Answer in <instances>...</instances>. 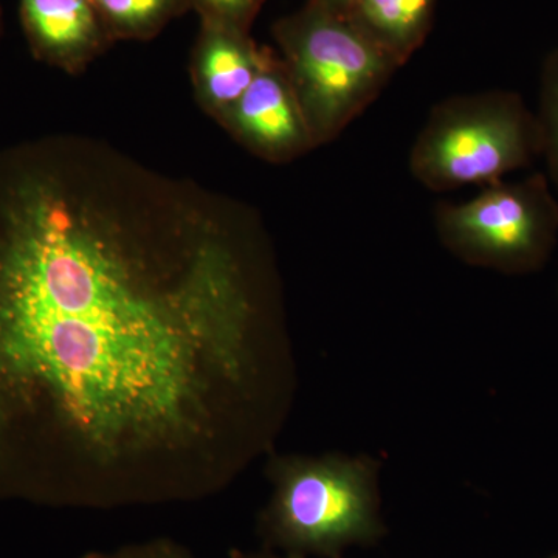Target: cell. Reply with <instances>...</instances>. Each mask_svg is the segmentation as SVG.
I'll list each match as a JSON object with an SVG mask.
<instances>
[{"mask_svg": "<svg viewBox=\"0 0 558 558\" xmlns=\"http://www.w3.org/2000/svg\"><path fill=\"white\" fill-rule=\"evenodd\" d=\"M231 558H307L303 556H296V554H275L270 553V550H263V553H233L231 554Z\"/></svg>", "mask_w": 558, "mask_h": 558, "instance_id": "obj_14", "label": "cell"}, {"mask_svg": "<svg viewBox=\"0 0 558 558\" xmlns=\"http://www.w3.org/2000/svg\"><path fill=\"white\" fill-rule=\"evenodd\" d=\"M379 472L369 457H271L260 535L270 548L303 557L340 558L373 545L385 534Z\"/></svg>", "mask_w": 558, "mask_h": 558, "instance_id": "obj_2", "label": "cell"}, {"mask_svg": "<svg viewBox=\"0 0 558 558\" xmlns=\"http://www.w3.org/2000/svg\"><path fill=\"white\" fill-rule=\"evenodd\" d=\"M218 124L242 148L269 163H289L315 149L284 62L269 47L258 75Z\"/></svg>", "mask_w": 558, "mask_h": 558, "instance_id": "obj_6", "label": "cell"}, {"mask_svg": "<svg viewBox=\"0 0 558 558\" xmlns=\"http://www.w3.org/2000/svg\"><path fill=\"white\" fill-rule=\"evenodd\" d=\"M436 0H354L348 13L400 68L422 46Z\"/></svg>", "mask_w": 558, "mask_h": 558, "instance_id": "obj_9", "label": "cell"}, {"mask_svg": "<svg viewBox=\"0 0 558 558\" xmlns=\"http://www.w3.org/2000/svg\"><path fill=\"white\" fill-rule=\"evenodd\" d=\"M28 50L36 61L76 76L113 46L92 0H17Z\"/></svg>", "mask_w": 558, "mask_h": 558, "instance_id": "obj_7", "label": "cell"}, {"mask_svg": "<svg viewBox=\"0 0 558 558\" xmlns=\"http://www.w3.org/2000/svg\"><path fill=\"white\" fill-rule=\"evenodd\" d=\"M201 22H218L248 32L266 0H186Z\"/></svg>", "mask_w": 558, "mask_h": 558, "instance_id": "obj_12", "label": "cell"}, {"mask_svg": "<svg viewBox=\"0 0 558 558\" xmlns=\"http://www.w3.org/2000/svg\"><path fill=\"white\" fill-rule=\"evenodd\" d=\"M83 558H194L185 546L174 539L156 538L149 542L134 543L109 550L90 553Z\"/></svg>", "mask_w": 558, "mask_h": 558, "instance_id": "obj_13", "label": "cell"}, {"mask_svg": "<svg viewBox=\"0 0 558 558\" xmlns=\"http://www.w3.org/2000/svg\"><path fill=\"white\" fill-rule=\"evenodd\" d=\"M295 385L253 209L89 135L0 148V499L211 497L274 446Z\"/></svg>", "mask_w": 558, "mask_h": 558, "instance_id": "obj_1", "label": "cell"}, {"mask_svg": "<svg viewBox=\"0 0 558 558\" xmlns=\"http://www.w3.org/2000/svg\"><path fill=\"white\" fill-rule=\"evenodd\" d=\"M549 558H558V556H553V557H549Z\"/></svg>", "mask_w": 558, "mask_h": 558, "instance_id": "obj_17", "label": "cell"}, {"mask_svg": "<svg viewBox=\"0 0 558 558\" xmlns=\"http://www.w3.org/2000/svg\"><path fill=\"white\" fill-rule=\"evenodd\" d=\"M113 44L146 43L189 13L186 0H92Z\"/></svg>", "mask_w": 558, "mask_h": 558, "instance_id": "obj_10", "label": "cell"}, {"mask_svg": "<svg viewBox=\"0 0 558 558\" xmlns=\"http://www.w3.org/2000/svg\"><path fill=\"white\" fill-rule=\"evenodd\" d=\"M3 36V10L2 5H0V40H2Z\"/></svg>", "mask_w": 558, "mask_h": 558, "instance_id": "obj_16", "label": "cell"}, {"mask_svg": "<svg viewBox=\"0 0 558 558\" xmlns=\"http://www.w3.org/2000/svg\"><path fill=\"white\" fill-rule=\"evenodd\" d=\"M271 33L315 148L339 137L400 68L328 0H307L275 22Z\"/></svg>", "mask_w": 558, "mask_h": 558, "instance_id": "obj_3", "label": "cell"}, {"mask_svg": "<svg viewBox=\"0 0 558 558\" xmlns=\"http://www.w3.org/2000/svg\"><path fill=\"white\" fill-rule=\"evenodd\" d=\"M537 117L542 128V156L548 165L550 182L558 190V49L550 51L543 62Z\"/></svg>", "mask_w": 558, "mask_h": 558, "instance_id": "obj_11", "label": "cell"}, {"mask_svg": "<svg viewBox=\"0 0 558 558\" xmlns=\"http://www.w3.org/2000/svg\"><path fill=\"white\" fill-rule=\"evenodd\" d=\"M267 47L256 46L248 32L218 22H201L191 51L190 73L202 109L218 123L258 75Z\"/></svg>", "mask_w": 558, "mask_h": 558, "instance_id": "obj_8", "label": "cell"}, {"mask_svg": "<svg viewBox=\"0 0 558 558\" xmlns=\"http://www.w3.org/2000/svg\"><path fill=\"white\" fill-rule=\"evenodd\" d=\"M542 153L537 112L517 92L498 89L439 101L414 140L409 165L422 186L446 193L494 185Z\"/></svg>", "mask_w": 558, "mask_h": 558, "instance_id": "obj_4", "label": "cell"}, {"mask_svg": "<svg viewBox=\"0 0 558 558\" xmlns=\"http://www.w3.org/2000/svg\"><path fill=\"white\" fill-rule=\"evenodd\" d=\"M435 229L444 247L469 266L505 275L537 274L558 241V202L545 174L498 182L462 204L439 202Z\"/></svg>", "mask_w": 558, "mask_h": 558, "instance_id": "obj_5", "label": "cell"}, {"mask_svg": "<svg viewBox=\"0 0 558 558\" xmlns=\"http://www.w3.org/2000/svg\"><path fill=\"white\" fill-rule=\"evenodd\" d=\"M328 2L332 3V5L339 7L341 10L349 11L354 0H328Z\"/></svg>", "mask_w": 558, "mask_h": 558, "instance_id": "obj_15", "label": "cell"}]
</instances>
